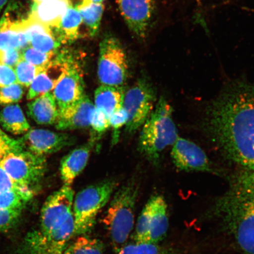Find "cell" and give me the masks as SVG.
<instances>
[{
    "mask_svg": "<svg viewBox=\"0 0 254 254\" xmlns=\"http://www.w3.org/2000/svg\"><path fill=\"white\" fill-rule=\"evenodd\" d=\"M203 127L225 158L254 171V84H228L206 109Z\"/></svg>",
    "mask_w": 254,
    "mask_h": 254,
    "instance_id": "6da1fadb",
    "label": "cell"
},
{
    "mask_svg": "<svg viewBox=\"0 0 254 254\" xmlns=\"http://www.w3.org/2000/svg\"><path fill=\"white\" fill-rule=\"evenodd\" d=\"M213 212L241 252L254 254V171L244 169L232 177Z\"/></svg>",
    "mask_w": 254,
    "mask_h": 254,
    "instance_id": "7a4b0ae2",
    "label": "cell"
},
{
    "mask_svg": "<svg viewBox=\"0 0 254 254\" xmlns=\"http://www.w3.org/2000/svg\"><path fill=\"white\" fill-rule=\"evenodd\" d=\"M173 108L164 97L158 100L155 109L142 126L138 149L150 162L157 165L162 152L173 146L179 138L173 119Z\"/></svg>",
    "mask_w": 254,
    "mask_h": 254,
    "instance_id": "3957f363",
    "label": "cell"
},
{
    "mask_svg": "<svg viewBox=\"0 0 254 254\" xmlns=\"http://www.w3.org/2000/svg\"><path fill=\"white\" fill-rule=\"evenodd\" d=\"M138 187L131 182L114 195L103 218L114 251L125 246L134 225L135 210Z\"/></svg>",
    "mask_w": 254,
    "mask_h": 254,
    "instance_id": "277c9868",
    "label": "cell"
},
{
    "mask_svg": "<svg viewBox=\"0 0 254 254\" xmlns=\"http://www.w3.org/2000/svg\"><path fill=\"white\" fill-rule=\"evenodd\" d=\"M117 186L115 181L106 180L89 186L76 195L72 205L74 236L85 235L93 228L98 214L109 201Z\"/></svg>",
    "mask_w": 254,
    "mask_h": 254,
    "instance_id": "5b68a950",
    "label": "cell"
},
{
    "mask_svg": "<svg viewBox=\"0 0 254 254\" xmlns=\"http://www.w3.org/2000/svg\"><path fill=\"white\" fill-rule=\"evenodd\" d=\"M0 166L19 186L35 193L45 176L47 161L46 157L22 150L9 152Z\"/></svg>",
    "mask_w": 254,
    "mask_h": 254,
    "instance_id": "8992f818",
    "label": "cell"
},
{
    "mask_svg": "<svg viewBox=\"0 0 254 254\" xmlns=\"http://www.w3.org/2000/svg\"><path fill=\"white\" fill-rule=\"evenodd\" d=\"M128 70L127 53L120 41L105 37L100 44L97 74L101 85L123 87Z\"/></svg>",
    "mask_w": 254,
    "mask_h": 254,
    "instance_id": "52a82bcc",
    "label": "cell"
},
{
    "mask_svg": "<svg viewBox=\"0 0 254 254\" xmlns=\"http://www.w3.org/2000/svg\"><path fill=\"white\" fill-rule=\"evenodd\" d=\"M168 228L169 219L166 200L160 195L152 196L136 222L135 242L159 244L167 236Z\"/></svg>",
    "mask_w": 254,
    "mask_h": 254,
    "instance_id": "ba28073f",
    "label": "cell"
},
{
    "mask_svg": "<svg viewBox=\"0 0 254 254\" xmlns=\"http://www.w3.org/2000/svg\"><path fill=\"white\" fill-rule=\"evenodd\" d=\"M156 96L154 88L145 79H139L125 92L123 107L128 116L127 132L131 134L144 125L153 110Z\"/></svg>",
    "mask_w": 254,
    "mask_h": 254,
    "instance_id": "9c48e42d",
    "label": "cell"
},
{
    "mask_svg": "<svg viewBox=\"0 0 254 254\" xmlns=\"http://www.w3.org/2000/svg\"><path fill=\"white\" fill-rule=\"evenodd\" d=\"M74 222L72 212L58 228L43 233L34 230L24 238V254H64L66 247L74 236Z\"/></svg>",
    "mask_w": 254,
    "mask_h": 254,
    "instance_id": "30bf717a",
    "label": "cell"
},
{
    "mask_svg": "<svg viewBox=\"0 0 254 254\" xmlns=\"http://www.w3.org/2000/svg\"><path fill=\"white\" fill-rule=\"evenodd\" d=\"M74 198L71 186H63L50 195L41 209L39 227L36 230L47 233L61 226L72 212Z\"/></svg>",
    "mask_w": 254,
    "mask_h": 254,
    "instance_id": "8fae6325",
    "label": "cell"
},
{
    "mask_svg": "<svg viewBox=\"0 0 254 254\" xmlns=\"http://www.w3.org/2000/svg\"><path fill=\"white\" fill-rule=\"evenodd\" d=\"M59 111L77 103L85 95L80 65L72 55L64 74L52 92Z\"/></svg>",
    "mask_w": 254,
    "mask_h": 254,
    "instance_id": "7c38bea8",
    "label": "cell"
},
{
    "mask_svg": "<svg viewBox=\"0 0 254 254\" xmlns=\"http://www.w3.org/2000/svg\"><path fill=\"white\" fill-rule=\"evenodd\" d=\"M21 140L24 150L45 157L74 144L75 138L65 132H56L44 129H30Z\"/></svg>",
    "mask_w": 254,
    "mask_h": 254,
    "instance_id": "4fadbf2b",
    "label": "cell"
},
{
    "mask_svg": "<svg viewBox=\"0 0 254 254\" xmlns=\"http://www.w3.org/2000/svg\"><path fill=\"white\" fill-rule=\"evenodd\" d=\"M171 158L178 169L186 171L213 172L210 161L194 142L179 137L173 145Z\"/></svg>",
    "mask_w": 254,
    "mask_h": 254,
    "instance_id": "5bb4252c",
    "label": "cell"
},
{
    "mask_svg": "<svg viewBox=\"0 0 254 254\" xmlns=\"http://www.w3.org/2000/svg\"><path fill=\"white\" fill-rule=\"evenodd\" d=\"M121 14L136 36H147L155 11L154 0H117Z\"/></svg>",
    "mask_w": 254,
    "mask_h": 254,
    "instance_id": "9a60e30c",
    "label": "cell"
},
{
    "mask_svg": "<svg viewBox=\"0 0 254 254\" xmlns=\"http://www.w3.org/2000/svg\"><path fill=\"white\" fill-rule=\"evenodd\" d=\"M71 55L67 51L57 52L52 62L31 82L27 95L28 100L53 91L64 74Z\"/></svg>",
    "mask_w": 254,
    "mask_h": 254,
    "instance_id": "2e32d148",
    "label": "cell"
},
{
    "mask_svg": "<svg viewBox=\"0 0 254 254\" xmlns=\"http://www.w3.org/2000/svg\"><path fill=\"white\" fill-rule=\"evenodd\" d=\"M94 110V103L85 94L77 103L59 111V119L55 125L56 129L64 131L90 127L91 116Z\"/></svg>",
    "mask_w": 254,
    "mask_h": 254,
    "instance_id": "e0dca14e",
    "label": "cell"
},
{
    "mask_svg": "<svg viewBox=\"0 0 254 254\" xmlns=\"http://www.w3.org/2000/svg\"><path fill=\"white\" fill-rule=\"evenodd\" d=\"M94 142L91 140L74 149L62 159L60 172L64 186H71L76 178L87 166Z\"/></svg>",
    "mask_w": 254,
    "mask_h": 254,
    "instance_id": "ac0fdd59",
    "label": "cell"
},
{
    "mask_svg": "<svg viewBox=\"0 0 254 254\" xmlns=\"http://www.w3.org/2000/svg\"><path fill=\"white\" fill-rule=\"evenodd\" d=\"M27 113L38 125H56L59 110L52 91L30 101L27 104Z\"/></svg>",
    "mask_w": 254,
    "mask_h": 254,
    "instance_id": "d6986e66",
    "label": "cell"
},
{
    "mask_svg": "<svg viewBox=\"0 0 254 254\" xmlns=\"http://www.w3.org/2000/svg\"><path fill=\"white\" fill-rule=\"evenodd\" d=\"M69 7H70L69 0H47L40 3L34 2L30 16L55 29L59 26Z\"/></svg>",
    "mask_w": 254,
    "mask_h": 254,
    "instance_id": "ffe728a7",
    "label": "cell"
},
{
    "mask_svg": "<svg viewBox=\"0 0 254 254\" xmlns=\"http://www.w3.org/2000/svg\"><path fill=\"white\" fill-rule=\"evenodd\" d=\"M125 90L123 87L101 85L95 91L94 106L109 117L123 107Z\"/></svg>",
    "mask_w": 254,
    "mask_h": 254,
    "instance_id": "44dd1931",
    "label": "cell"
},
{
    "mask_svg": "<svg viewBox=\"0 0 254 254\" xmlns=\"http://www.w3.org/2000/svg\"><path fill=\"white\" fill-rule=\"evenodd\" d=\"M82 23V18L79 11L70 6L64 15L59 26L52 30L57 39L61 44L69 43L79 37V30Z\"/></svg>",
    "mask_w": 254,
    "mask_h": 254,
    "instance_id": "7402d4cb",
    "label": "cell"
},
{
    "mask_svg": "<svg viewBox=\"0 0 254 254\" xmlns=\"http://www.w3.org/2000/svg\"><path fill=\"white\" fill-rule=\"evenodd\" d=\"M0 125L5 131L14 135L23 134L30 126L18 104L8 105L0 111Z\"/></svg>",
    "mask_w": 254,
    "mask_h": 254,
    "instance_id": "603a6c76",
    "label": "cell"
},
{
    "mask_svg": "<svg viewBox=\"0 0 254 254\" xmlns=\"http://www.w3.org/2000/svg\"><path fill=\"white\" fill-rule=\"evenodd\" d=\"M21 24H11L0 20V50L17 49L21 51L30 46Z\"/></svg>",
    "mask_w": 254,
    "mask_h": 254,
    "instance_id": "cb8c5ba5",
    "label": "cell"
},
{
    "mask_svg": "<svg viewBox=\"0 0 254 254\" xmlns=\"http://www.w3.org/2000/svg\"><path fill=\"white\" fill-rule=\"evenodd\" d=\"M34 194L31 190L0 192V209L22 212Z\"/></svg>",
    "mask_w": 254,
    "mask_h": 254,
    "instance_id": "d4e9b609",
    "label": "cell"
},
{
    "mask_svg": "<svg viewBox=\"0 0 254 254\" xmlns=\"http://www.w3.org/2000/svg\"><path fill=\"white\" fill-rule=\"evenodd\" d=\"M64 254H104V246L96 238L81 235L69 243Z\"/></svg>",
    "mask_w": 254,
    "mask_h": 254,
    "instance_id": "484cf974",
    "label": "cell"
},
{
    "mask_svg": "<svg viewBox=\"0 0 254 254\" xmlns=\"http://www.w3.org/2000/svg\"><path fill=\"white\" fill-rule=\"evenodd\" d=\"M104 6L102 4L92 3L87 7L79 9L82 23L88 29L90 36H94L98 33L102 19Z\"/></svg>",
    "mask_w": 254,
    "mask_h": 254,
    "instance_id": "4316f807",
    "label": "cell"
},
{
    "mask_svg": "<svg viewBox=\"0 0 254 254\" xmlns=\"http://www.w3.org/2000/svg\"><path fill=\"white\" fill-rule=\"evenodd\" d=\"M116 254H174L172 250L159 244L151 243H131L124 246Z\"/></svg>",
    "mask_w": 254,
    "mask_h": 254,
    "instance_id": "83f0119b",
    "label": "cell"
},
{
    "mask_svg": "<svg viewBox=\"0 0 254 254\" xmlns=\"http://www.w3.org/2000/svg\"><path fill=\"white\" fill-rule=\"evenodd\" d=\"M61 45L53 31L36 33L30 40V46L45 53H56Z\"/></svg>",
    "mask_w": 254,
    "mask_h": 254,
    "instance_id": "f1b7e54d",
    "label": "cell"
},
{
    "mask_svg": "<svg viewBox=\"0 0 254 254\" xmlns=\"http://www.w3.org/2000/svg\"><path fill=\"white\" fill-rule=\"evenodd\" d=\"M44 68L31 65L21 59L14 67L17 83L29 87L31 82Z\"/></svg>",
    "mask_w": 254,
    "mask_h": 254,
    "instance_id": "f546056e",
    "label": "cell"
},
{
    "mask_svg": "<svg viewBox=\"0 0 254 254\" xmlns=\"http://www.w3.org/2000/svg\"><path fill=\"white\" fill-rule=\"evenodd\" d=\"M57 52L50 53H42L31 46H28L21 50V59L31 65L39 67H46L55 59Z\"/></svg>",
    "mask_w": 254,
    "mask_h": 254,
    "instance_id": "4dcf8cb0",
    "label": "cell"
},
{
    "mask_svg": "<svg viewBox=\"0 0 254 254\" xmlns=\"http://www.w3.org/2000/svg\"><path fill=\"white\" fill-rule=\"evenodd\" d=\"M24 86L15 83L4 87H0V103L12 104L17 103L23 98Z\"/></svg>",
    "mask_w": 254,
    "mask_h": 254,
    "instance_id": "1f68e13d",
    "label": "cell"
},
{
    "mask_svg": "<svg viewBox=\"0 0 254 254\" xmlns=\"http://www.w3.org/2000/svg\"><path fill=\"white\" fill-rule=\"evenodd\" d=\"M128 116L123 107L114 112L110 117V126L113 129V144H116L119 141V131L124 126L127 125Z\"/></svg>",
    "mask_w": 254,
    "mask_h": 254,
    "instance_id": "d6a6232c",
    "label": "cell"
},
{
    "mask_svg": "<svg viewBox=\"0 0 254 254\" xmlns=\"http://www.w3.org/2000/svg\"><path fill=\"white\" fill-rule=\"evenodd\" d=\"M90 127L98 134H103L110 127L109 117L103 111L95 108L91 116Z\"/></svg>",
    "mask_w": 254,
    "mask_h": 254,
    "instance_id": "836d02e7",
    "label": "cell"
},
{
    "mask_svg": "<svg viewBox=\"0 0 254 254\" xmlns=\"http://www.w3.org/2000/svg\"><path fill=\"white\" fill-rule=\"evenodd\" d=\"M21 214L20 211L0 209V231L11 229L17 223Z\"/></svg>",
    "mask_w": 254,
    "mask_h": 254,
    "instance_id": "e575fe53",
    "label": "cell"
},
{
    "mask_svg": "<svg viewBox=\"0 0 254 254\" xmlns=\"http://www.w3.org/2000/svg\"><path fill=\"white\" fill-rule=\"evenodd\" d=\"M14 190H30L23 188V187L19 186L11 179L7 173L0 166V192L14 191Z\"/></svg>",
    "mask_w": 254,
    "mask_h": 254,
    "instance_id": "d590c367",
    "label": "cell"
},
{
    "mask_svg": "<svg viewBox=\"0 0 254 254\" xmlns=\"http://www.w3.org/2000/svg\"><path fill=\"white\" fill-rule=\"evenodd\" d=\"M21 60V51L17 49L7 50H0V63L2 64L15 67Z\"/></svg>",
    "mask_w": 254,
    "mask_h": 254,
    "instance_id": "8d00e7d4",
    "label": "cell"
},
{
    "mask_svg": "<svg viewBox=\"0 0 254 254\" xmlns=\"http://www.w3.org/2000/svg\"><path fill=\"white\" fill-rule=\"evenodd\" d=\"M15 83H17V79L14 68L0 63V87Z\"/></svg>",
    "mask_w": 254,
    "mask_h": 254,
    "instance_id": "74e56055",
    "label": "cell"
},
{
    "mask_svg": "<svg viewBox=\"0 0 254 254\" xmlns=\"http://www.w3.org/2000/svg\"><path fill=\"white\" fill-rule=\"evenodd\" d=\"M22 150H23V148L16 147L5 141H0V163L9 152Z\"/></svg>",
    "mask_w": 254,
    "mask_h": 254,
    "instance_id": "f35d334b",
    "label": "cell"
},
{
    "mask_svg": "<svg viewBox=\"0 0 254 254\" xmlns=\"http://www.w3.org/2000/svg\"><path fill=\"white\" fill-rule=\"evenodd\" d=\"M0 141H5L8 143L9 144L16 146V147L23 148L21 138L19 139H15L9 137V136L6 134L1 128H0Z\"/></svg>",
    "mask_w": 254,
    "mask_h": 254,
    "instance_id": "ab89813d",
    "label": "cell"
},
{
    "mask_svg": "<svg viewBox=\"0 0 254 254\" xmlns=\"http://www.w3.org/2000/svg\"><path fill=\"white\" fill-rule=\"evenodd\" d=\"M71 7L77 9L78 10L87 7L92 4L91 0H69Z\"/></svg>",
    "mask_w": 254,
    "mask_h": 254,
    "instance_id": "60d3db41",
    "label": "cell"
},
{
    "mask_svg": "<svg viewBox=\"0 0 254 254\" xmlns=\"http://www.w3.org/2000/svg\"><path fill=\"white\" fill-rule=\"evenodd\" d=\"M7 1L8 0H0V12H1L3 7H4Z\"/></svg>",
    "mask_w": 254,
    "mask_h": 254,
    "instance_id": "b9f144b4",
    "label": "cell"
},
{
    "mask_svg": "<svg viewBox=\"0 0 254 254\" xmlns=\"http://www.w3.org/2000/svg\"><path fill=\"white\" fill-rule=\"evenodd\" d=\"M91 1L94 4H102L105 0H91Z\"/></svg>",
    "mask_w": 254,
    "mask_h": 254,
    "instance_id": "7bdbcfd3",
    "label": "cell"
},
{
    "mask_svg": "<svg viewBox=\"0 0 254 254\" xmlns=\"http://www.w3.org/2000/svg\"><path fill=\"white\" fill-rule=\"evenodd\" d=\"M34 2L40 3L41 2L47 1V0H33Z\"/></svg>",
    "mask_w": 254,
    "mask_h": 254,
    "instance_id": "ee69618b",
    "label": "cell"
}]
</instances>
